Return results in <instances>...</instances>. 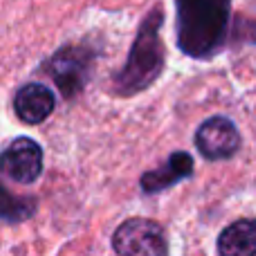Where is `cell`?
Instances as JSON below:
<instances>
[{
  "label": "cell",
  "instance_id": "obj_3",
  "mask_svg": "<svg viewBox=\"0 0 256 256\" xmlns=\"http://www.w3.org/2000/svg\"><path fill=\"white\" fill-rule=\"evenodd\" d=\"M97 52L90 45H66L40 66V72L56 84L66 99H76L90 84Z\"/></svg>",
  "mask_w": 256,
  "mask_h": 256
},
{
  "label": "cell",
  "instance_id": "obj_2",
  "mask_svg": "<svg viewBox=\"0 0 256 256\" xmlns=\"http://www.w3.org/2000/svg\"><path fill=\"white\" fill-rule=\"evenodd\" d=\"M162 25V7H153L140 22L128 61L112 76V92L117 97H135V94L148 90L162 76L164 68H166V50H164V40L160 36Z\"/></svg>",
  "mask_w": 256,
  "mask_h": 256
},
{
  "label": "cell",
  "instance_id": "obj_6",
  "mask_svg": "<svg viewBox=\"0 0 256 256\" xmlns=\"http://www.w3.org/2000/svg\"><path fill=\"white\" fill-rule=\"evenodd\" d=\"M2 173L16 184H34L43 176V146L32 137H18L2 153Z\"/></svg>",
  "mask_w": 256,
  "mask_h": 256
},
{
  "label": "cell",
  "instance_id": "obj_5",
  "mask_svg": "<svg viewBox=\"0 0 256 256\" xmlns=\"http://www.w3.org/2000/svg\"><path fill=\"white\" fill-rule=\"evenodd\" d=\"M196 146L209 162H222L240 150V132L230 117H209L196 130Z\"/></svg>",
  "mask_w": 256,
  "mask_h": 256
},
{
  "label": "cell",
  "instance_id": "obj_1",
  "mask_svg": "<svg viewBox=\"0 0 256 256\" xmlns=\"http://www.w3.org/2000/svg\"><path fill=\"white\" fill-rule=\"evenodd\" d=\"M178 48L191 58H212L230 36L232 0H176Z\"/></svg>",
  "mask_w": 256,
  "mask_h": 256
},
{
  "label": "cell",
  "instance_id": "obj_9",
  "mask_svg": "<svg viewBox=\"0 0 256 256\" xmlns=\"http://www.w3.org/2000/svg\"><path fill=\"white\" fill-rule=\"evenodd\" d=\"M222 256H254L256 254V218H240L225 227L218 238Z\"/></svg>",
  "mask_w": 256,
  "mask_h": 256
},
{
  "label": "cell",
  "instance_id": "obj_4",
  "mask_svg": "<svg viewBox=\"0 0 256 256\" xmlns=\"http://www.w3.org/2000/svg\"><path fill=\"white\" fill-rule=\"evenodd\" d=\"M112 250L122 256H164L168 254V240L155 220L128 218L112 234Z\"/></svg>",
  "mask_w": 256,
  "mask_h": 256
},
{
  "label": "cell",
  "instance_id": "obj_7",
  "mask_svg": "<svg viewBox=\"0 0 256 256\" xmlns=\"http://www.w3.org/2000/svg\"><path fill=\"white\" fill-rule=\"evenodd\" d=\"M56 108V97L45 84L32 81L18 88L16 97H14V110L16 117L27 126H38L45 120H50Z\"/></svg>",
  "mask_w": 256,
  "mask_h": 256
},
{
  "label": "cell",
  "instance_id": "obj_10",
  "mask_svg": "<svg viewBox=\"0 0 256 256\" xmlns=\"http://www.w3.org/2000/svg\"><path fill=\"white\" fill-rule=\"evenodd\" d=\"M38 209V200L30 198V196H12L7 189L2 191V207H0V216H2L4 222H22V220H30L32 216L36 214Z\"/></svg>",
  "mask_w": 256,
  "mask_h": 256
},
{
  "label": "cell",
  "instance_id": "obj_8",
  "mask_svg": "<svg viewBox=\"0 0 256 256\" xmlns=\"http://www.w3.org/2000/svg\"><path fill=\"white\" fill-rule=\"evenodd\" d=\"M194 158L184 150H178L168 158V162L160 168H153V171H146L144 176L140 178V184H142V191L148 196H155V194H162V191L171 189L176 186L178 182L182 180H189L194 178Z\"/></svg>",
  "mask_w": 256,
  "mask_h": 256
}]
</instances>
